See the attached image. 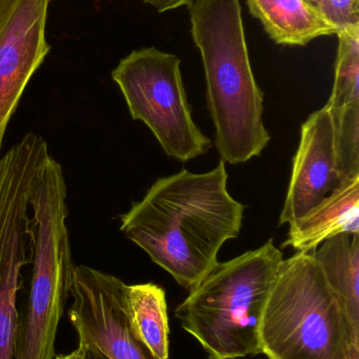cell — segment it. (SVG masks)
Listing matches in <instances>:
<instances>
[{"label":"cell","mask_w":359,"mask_h":359,"mask_svg":"<svg viewBox=\"0 0 359 359\" xmlns=\"http://www.w3.org/2000/svg\"><path fill=\"white\" fill-rule=\"evenodd\" d=\"M54 359H84V350L78 347L71 353L65 354V355L55 356Z\"/></svg>","instance_id":"d6986e66"},{"label":"cell","mask_w":359,"mask_h":359,"mask_svg":"<svg viewBox=\"0 0 359 359\" xmlns=\"http://www.w3.org/2000/svg\"><path fill=\"white\" fill-rule=\"evenodd\" d=\"M282 261V251L270 238L255 250L218 262L177 306L181 328L209 359L261 353V318Z\"/></svg>","instance_id":"3957f363"},{"label":"cell","mask_w":359,"mask_h":359,"mask_svg":"<svg viewBox=\"0 0 359 359\" xmlns=\"http://www.w3.org/2000/svg\"><path fill=\"white\" fill-rule=\"evenodd\" d=\"M194 0H143L145 4L153 6L157 12L164 13L167 11L175 10L183 6H189Z\"/></svg>","instance_id":"e0dca14e"},{"label":"cell","mask_w":359,"mask_h":359,"mask_svg":"<svg viewBox=\"0 0 359 359\" xmlns=\"http://www.w3.org/2000/svg\"><path fill=\"white\" fill-rule=\"evenodd\" d=\"M80 347V346H78ZM84 350V359H107L93 347H80Z\"/></svg>","instance_id":"ac0fdd59"},{"label":"cell","mask_w":359,"mask_h":359,"mask_svg":"<svg viewBox=\"0 0 359 359\" xmlns=\"http://www.w3.org/2000/svg\"><path fill=\"white\" fill-rule=\"evenodd\" d=\"M225 162L204 174L187 170L158 179L120 217V230L183 288L218 263L226 242L240 236L244 206L228 191Z\"/></svg>","instance_id":"6da1fadb"},{"label":"cell","mask_w":359,"mask_h":359,"mask_svg":"<svg viewBox=\"0 0 359 359\" xmlns=\"http://www.w3.org/2000/svg\"><path fill=\"white\" fill-rule=\"evenodd\" d=\"M126 283L88 266H74L69 318L80 347L107 359H155L135 337L126 307Z\"/></svg>","instance_id":"ba28073f"},{"label":"cell","mask_w":359,"mask_h":359,"mask_svg":"<svg viewBox=\"0 0 359 359\" xmlns=\"http://www.w3.org/2000/svg\"><path fill=\"white\" fill-rule=\"evenodd\" d=\"M339 234H359V176L344 182L320 204L290 223L282 247L312 253Z\"/></svg>","instance_id":"8fae6325"},{"label":"cell","mask_w":359,"mask_h":359,"mask_svg":"<svg viewBox=\"0 0 359 359\" xmlns=\"http://www.w3.org/2000/svg\"><path fill=\"white\" fill-rule=\"evenodd\" d=\"M259 339L268 359H359V323L311 253L296 252L280 264Z\"/></svg>","instance_id":"277c9868"},{"label":"cell","mask_w":359,"mask_h":359,"mask_svg":"<svg viewBox=\"0 0 359 359\" xmlns=\"http://www.w3.org/2000/svg\"><path fill=\"white\" fill-rule=\"evenodd\" d=\"M126 307L137 339L154 358L170 359L168 305L164 289L153 283L126 285Z\"/></svg>","instance_id":"4fadbf2b"},{"label":"cell","mask_w":359,"mask_h":359,"mask_svg":"<svg viewBox=\"0 0 359 359\" xmlns=\"http://www.w3.org/2000/svg\"><path fill=\"white\" fill-rule=\"evenodd\" d=\"M51 0H0V156L6 128L32 76L50 50Z\"/></svg>","instance_id":"9c48e42d"},{"label":"cell","mask_w":359,"mask_h":359,"mask_svg":"<svg viewBox=\"0 0 359 359\" xmlns=\"http://www.w3.org/2000/svg\"><path fill=\"white\" fill-rule=\"evenodd\" d=\"M63 170L48 168L34 181L31 206V283L19 318L14 359H54L55 341L71 288L72 261Z\"/></svg>","instance_id":"5b68a950"},{"label":"cell","mask_w":359,"mask_h":359,"mask_svg":"<svg viewBox=\"0 0 359 359\" xmlns=\"http://www.w3.org/2000/svg\"><path fill=\"white\" fill-rule=\"evenodd\" d=\"M337 36L334 84L327 103L331 111L359 107V27L339 32Z\"/></svg>","instance_id":"9a60e30c"},{"label":"cell","mask_w":359,"mask_h":359,"mask_svg":"<svg viewBox=\"0 0 359 359\" xmlns=\"http://www.w3.org/2000/svg\"><path fill=\"white\" fill-rule=\"evenodd\" d=\"M341 185L337 170L332 116L328 105L314 111L301 126L290 183L278 225L305 215Z\"/></svg>","instance_id":"30bf717a"},{"label":"cell","mask_w":359,"mask_h":359,"mask_svg":"<svg viewBox=\"0 0 359 359\" xmlns=\"http://www.w3.org/2000/svg\"><path fill=\"white\" fill-rule=\"evenodd\" d=\"M48 154L46 140L29 133L0 156V359H14L21 272L31 264L30 196Z\"/></svg>","instance_id":"52a82bcc"},{"label":"cell","mask_w":359,"mask_h":359,"mask_svg":"<svg viewBox=\"0 0 359 359\" xmlns=\"http://www.w3.org/2000/svg\"><path fill=\"white\" fill-rule=\"evenodd\" d=\"M133 119L151 130L166 155L181 162L211 149L188 102L181 59L155 48L135 50L112 72Z\"/></svg>","instance_id":"8992f818"},{"label":"cell","mask_w":359,"mask_h":359,"mask_svg":"<svg viewBox=\"0 0 359 359\" xmlns=\"http://www.w3.org/2000/svg\"><path fill=\"white\" fill-rule=\"evenodd\" d=\"M337 31L359 27V0H306ZM337 32V33H339Z\"/></svg>","instance_id":"2e32d148"},{"label":"cell","mask_w":359,"mask_h":359,"mask_svg":"<svg viewBox=\"0 0 359 359\" xmlns=\"http://www.w3.org/2000/svg\"><path fill=\"white\" fill-rule=\"evenodd\" d=\"M275 43L307 46L315 38L337 35V29L306 0H246Z\"/></svg>","instance_id":"7c38bea8"},{"label":"cell","mask_w":359,"mask_h":359,"mask_svg":"<svg viewBox=\"0 0 359 359\" xmlns=\"http://www.w3.org/2000/svg\"><path fill=\"white\" fill-rule=\"evenodd\" d=\"M191 33L202 54L215 147L226 163L259 157L271 140L263 93L253 75L240 0H194Z\"/></svg>","instance_id":"7a4b0ae2"},{"label":"cell","mask_w":359,"mask_h":359,"mask_svg":"<svg viewBox=\"0 0 359 359\" xmlns=\"http://www.w3.org/2000/svg\"><path fill=\"white\" fill-rule=\"evenodd\" d=\"M320 246L311 255L341 305L359 323V234H339Z\"/></svg>","instance_id":"5bb4252c"}]
</instances>
